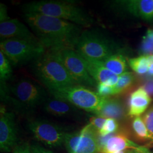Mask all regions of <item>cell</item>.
I'll return each instance as SVG.
<instances>
[{"instance_id": "cell-1", "label": "cell", "mask_w": 153, "mask_h": 153, "mask_svg": "<svg viewBox=\"0 0 153 153\" xmlns=\"http://www.w3.org/2000/svg\"><path fill=\"white\" fill-rule=\"evenodd\" d=\"M24 18L36 37L49 51L74 49L82 33V27L51 16L25 13Z\"/></svg>"}, {"instance_id": "cell-2", "label": "cell", "mask_w": 153, "mask_h": 153, "mask_svg": "<svg viewBox=\"0 0 153 153\" xmlns=\"http://www.w3.org/2000/svg\"><path fill=\"white\" fill-rule=\"evenodd\" d=\"M25 13H36L63 19L83 27H90L94 19L88 11L71 1L43 0L22 6Z\"/></svg>"}, {"instance_id": "cell-3", "label": "cell", "mask_w": 153, "mask_h": 153, "mask_svg": "<svg viewBox=\"0 0 153 153\" xmlns=\"http://www.w3.org/2000/svg\"><path fill=\"white\" fill-rule=\"evenodd\" d=\"M31 69L33 74L48 91H53L76 85L53 51L45 53L33 61Z\"/></svg>"}, {"instance_id": "cell-4", "label": "cell", "mask_w": 153, "mask_h": 153, "mask_svg": "<svg viewBox=\"0 0 153 153\" xmlns=\"http://www.w3.org/2000/svg\"><path fill=\"white\" fill-rule=\"evenodd\" d=\"M47 95L44 88L29 78L19 79L9 88V93L1 100L21 111H30L45 102Z\"/></svg>"}, {"instance_id": "cell-5", "label": "cell", "mask_w": 153, "mask_h": 153, "mask_svg": "<svg viewBox=\"0 0 153 153\" xmlns=\"http://www.w3.org/2000/svg\"><path fill=\"white\" fill-rule=\"evenodd\" d=\"M115 44L95 30L82 31L76 47V51L86 60L103 62L116 54Z\"/></svg>"}, {"instance_id": "cell-6", "label": "cell", "mask_w": 153, "mask_h": 153, "mask_svg": "<svg viewBox=\"0 0 153 153\" xmlns=\"http://www.w3.org/2000/svg\"><path fill=\"white\" fill-rule=\"evenodd\" d=\"M0 49L13 65L33 61L47 51L39 40L16 39L1 40Z\"/></svg>"}, {"instance_id": "cell-7", "label": "cell", "mask_w": 153, "mask_h": 153, "mask_svg": "<svg viewBox=\"0 0 153 153\" xmlns=\"http://www.w3.org/2000/svg\"><path fill=\"white\" fill-rule=\"evenodd\" d=\"M49 92L56 98L65 100L78 108L94 114L100 108L105 98L102 97L98 93L79 85Z\"/></svg>"}, {"instance_id": "cell-8", "label": "cell", "mask_w": 153, "mask_h": 153, "mask_svg": "<svg viewBox=\"0 0 153 153\" xmlns=\"http://www.w3.org/2000/svg\"><path fill=\"white\" fill-rule=\"evenodd\" d=\"M55 51L71 78L79 85L88 88L96 85L97 82L90 75L85 61L74 49H61Z\"/></svg>"}, {"instance_id": "cell-9", "label": "cell", "mask_w": 153, "mask_h": 153, "mask_svg": "<svg viewBox=\"0 0 153 153\" xmlns=\"http://www.w3.org/2000/svg\"><path fill=\"white\" fill-rule=\"evenodd\" d=\"M98 133L90 123L78 132L67 133L64 143L69 153H97Z\"/></svg>"}, {"instance_id": "cell-10", "label": "cell", "mask_w": 153, "mask_h": 153, "mask_svg": "<svg viewBox=\"0 0 153 153\" xmlns=\"http://www.w3.org/2000/svg\"><path fill=\"white\" fill-rule=\"evenodd\" d=\"M29 129L39 141L49 146L64 143L66 133L62 128L48 121L36 120L30 122Z\"/></svg>"}, {"instance_id": "cell-11", "label": "cell", "mask_w": 153, "mask_h": 153, "mask_svg": "<svg viewBox=\"0 0 153 153\" xmlns=\"http://www.w3.org/2000/svg\"><path fill=\"white\" fill-rule=\"evenodd\" d=\"M16 130L14 114L1 108L0 148L2 152H9L16 143Z\"/></svg>"}, {"instance_id": "cell-12", "label": "cell", "mask_w": 153, "mask_h": 153, "mask_svg": "<svg viewBox=\"0 0 153 153\" xmlns=\"http://www.w3.org/2000/svg\"><path fill=\"white\" fill-rule=\"evenodd\" d=\"M1 40L5 39H25L39 40L27 27L17 19L9 18L0 22Z\"/></svg>"}, {"instance_id": "cell-13", "label": "cell", "mask_w": 153, "mask_h": 153, "mask_svg": "<svg viewBox=\"0 0 153 153\" xmlns=\"http://www.w3.org/2000/svg\"><path fill=\"white\" fill-rule=\"evenodd\" d=\"M85 61L90 75L97 84L102 83L114 86L118 82L119 76L109 71L104 66L103 62Z\"/></svg>"}, {"instance_id": "cell-14", "label": "cell", "mask_w": 153, "mask_h": 153, "mask_svg": "<svg viewBox=\"0 0 153 153\" xmlns=\"http://www.w3.org/2000/svg\"><path fill=\"white\" fill-rule=\"evenodd\" d=\"M117 3L135 16L145 20L153 19V0L123 1Z\"/></svg>"}, {"instance_id": "cell-15", "label": "cell", "mask_w": 153, "mask_h": 153, "mask_svg": "<svg viewBox=\"0 0 153 153\" xmlns=\"http://www.w3.org/2000/svg\"><path fill=\"white\" fill-rule=\"evenodd\" d=\"M44 109L47 112L56 116H71L78 114L76 106L65 100L53 98L46 99L43 103Z\"/></svg>"}, {"instance_id": "cell-16", "label": "cell", "mask_w": 153, "mask_h": 153, "mask_svg": "<svg viewBox=\"0 0 153 153\" xmlns=\"http://www.w3.org/2000/svg\"><path fill=\"white\" fill-rule=\"evenodd\" d=\"M151 101L152 99L144 88H138L130 96L128 115L139 117L148 108Z\"/></svg>"}, {"instance_id": "cell-17", "label": "cell", "mask_w": 153, "mask_h": 153, "mask_svg": "<svg viewBox=\"0 0 153 153\" xmlns=\"http://www.w3.org/2000/svg\"><path fill=\"white\" fill-rule=\"evenodd\" d=\"M95 114L105 119L117 120L121 119L124 116V111L120 101L105 97L100 108Z\"/></svg>"}, {"instance_id": "cell-18", "label": "cell", "mask_w": 153, "mask_h": 153, "mask_svg": "<svg viewBox=\"0 0 153 153\" xmlns=\"http://www.w3.org/2000/svg\"><path fill=\"white\" fill-rule=\"evenodd\" d=\"M142 146L131 141L123 135H115L111 138L107 142L104 153H112L127 149H137Z\"/></svg>"}, {"instance_id": "cell-19", "label": "cell", "mask_w": 153, "mask_h": 153, "mask_svg": "<svg viewBox=\"0 0 153 153\" xmlns=\"http://www.w3.org/2000/svg\"><path fill=\"white\" fill-rule=\"evenodd\" d=\"M104 66L113 73L120 76L126 72L127 65L123 55L116 53L112 55L103 61Z\"/></svg>"}, {"instance_id": "cell-20", "label": "cell", "mask_w": 153, "mask_h": 153, "mask_svg": "<svg viewBox=\"0 0 153 153\" xmlns=\"http://www.w3.org/2000/svg\"><path fill=\"white\" fill-rule=\"evenodd\" d=\"M129 64L133 71L139 74H144L148 73L150 66L148 55H143L140 57L129 60Z\"/></svg>"}, {"instance_id": "cell-21", "label": "cell", "mask_w": 153, "mask_h": 153, "mask_svg": "<svg viewBox=\"0 0 153 153\" xmlns=\"http://www.w3.org/2000/svg\"><path fill=\"white\" fill-rule=\"evenodd\" d=\"M134 74L131 72L126 71L119 76L117 83L113 86L115 95L123 93L130 88L134 81Z\"/></svg>"}, {"instance_id": "cell-22", "label": "cell", "mask_w": 153, "mask_h": 153, "mask_svg": "<svg viewBox=\"0 0 153 153\" xmlns=\"http://www.w3.org/2000/svg\"><path fill=\"white\" fill-rule=\"evenodd\" d=\"M13 74L11 62L2 52H0V82H6Z\"/></svg>"}, {"instance_id": "cell-23", "label": "cell", "mask_w": 153, "mask_h": 153, "mask_svg": "<svg viewBox=\"0 0 153 153\" xmlns=\"http://www.w3.org/2000/svg\"><path fill=\"white\" fill-rule=\"evenodd\" d=\"M133 128L136 134L141 138L146 140H153L150 135L148 129L141 117H136L133 122Z\"/></svg>"}, {"instance_id": "cell-24", "label": "cell", "mask_w": 153, "mask_h": 153, "mask_svg": "<svg viewBox=\"0 0 153 153\" xmlns=\"http://www.w3.org/2000/svg\"><path fill=\"white\" fill-rule=\"evenodd\" d=\"M141 49L144 53H153V30H148L143 37Z\"/></svg>"}, {"instance_id": "cell-25", "label": "cell", "mask_w": 153, "mask_h": 153, "mask_svg": "<svg viewBox=\"0 0 153 153\" xmlns=\"http://www.w3.org/2000/svg\"><path fill=\"white\" fill-rule=\"evenodd\" d=\"M119 124L116 120L114 119H107L102 129L99 131L98 134L105 136L111 133H114L118 129Z\"/></svg>"}, {"instance_id": "cell-26", "label": "cell", "mask_w": 153, "mask_h": 153, "mask_svg": "<svg viewBox=\"0 0 153 153\" xmlns=\"http://www.w3.org/2000/svg\"><path fill=\"white\" fill-rule=\"evenodd\" d=\"M97 93L102 97H108L109 95H115L113 86L102 83L97 84Z\"/></svg>"}, {"instance_id": "cell-27", "label": "cell", "mask_w": 153, "mask_h": 153, "mask_svg": "<svg viewBox=\"0 0 153 153\" xmlns=\"http://www.w3.org/2000/svg\"><path fill=\"white\" fill-rule=\"evenodd\" d=\"M143 122L150 135L153 138V107L149 109L144 115Z\"/></svg>"}, {"instance_id": "cell-28", "label": "cell", "mask_w": 153, "mask_h": 153, "mask_svg": "<svg viewBox=\"0 0 153 153\" xmlns=\"http://www.w3.org/2000/svg\"><path fill=\"white\" fill-rule=\"evenodd\" d=\"M115 135V133H111L109 134H107L105 136H102L99 134L98 135V144L99 150V152L103 153L105 147L108 141H109L111 138L114 136Z\"/></svg>"}, {"instance_id": "cell-29", "label": "cell", "mask_w": 153, "mask_h": 153, "mask_svg": "<svg viewBox=\"0 0 153 153\" xmlns=\"http://www.w3.org/2000/svg\"><path fill=\"white\" fill-rule=\"evenodd\" d=\"M106 120L107 119L97 116V117H92L90 119V124L98 133L99 131H100L103 128Z\"/></svg>"}, {"instance_id": "cell-30", "label": "cell", "mask_w": 153, "mask_h": 153, "mask_svg": "<svg viewBox=\"0 0 153 153\" xmlns=\"http://www.w3.org/2000/svg\"><path fill=\"white\" fill-rule=\"evenodd\" d=\"M13 153H33L27 143L17 145L13 149Z\"/></svg>"}, {"instance_id": "cell-31", "label": "cell", "mask_w": 153, "mask_h": 153, "mask_svg": "<svg viewBox=\"0 0 153 153\" xmlns=\"http://www.w3.org/2000/svg\"><path fill=\"white\" fill-rule=\"evenodd\" d=\"M10 18L7 15V7L4 4H0V22L5 21Z\"/></svg>"}, {"instance_id": "cell-32", "label": "cell", "mask_w": 153, "mask_h": 153, "mask_svg": "<svg viewBox=\"0 0 153 153\" xmlns=\"http://www.w3.org/2000/svg\"><path fill=\"white\" fill-rule=\"evenodd\" d=\"M30 148L33 153H53L36 144H33L30 146Z\"/></svg>"}, {"instance_id": "cell-33", "label": "cell", "mask_w": 153, "mask_h": 153, "mask_svg": "<svg viewBox=\"0 0 153 153\" xmlns=\"http://www.w3.org/2000/svg\"><path fill=\"white\" fill-rule=\"evenodd\" d=\"M143 88L149 95H153V81L148 82Z\"/></svg>"}, {"instance_id": "cell-34", "label": "cell", "mask_w": 153, "mask_h": 153, "mask_svg": "<svg viewBox=\"0 0 153 153\" xmlns=\"http://www.w3.org/2000/svg\"><path fill=\"white\" fill-rule=\"evenodd\" d=\"M133 153H152L148 148L145 146H141L137 149H133Z\"/></svg>"}, {"instance_id": "cell-35", "label": "cell", "mask_w": 153, "mask_h": 153, "mask_svg": "<svg viewBox=\"0 0 153 153\" xmlns=\"http://www.w3.org/2000/svg\"><path fill=\"white\" fill-rule=\"evenodd\" d=\"M133 150H121V151H118V152H115L112 153H133Z\"/></svg>"}, {"instance_id": "cell-36", "label": "cell", "mask_w": 153, "mask_h": 153, "mask_svg": "<svg viewBox=\"0 0 153 153\" xmlns=\"http://www.w3.org/2000/svg\"><path fill=\"white\" fill-rule=\"evenodd\" d=\"M148 73L149 75H153V63L150 64Z\"/></svg>"}]
</instances>
